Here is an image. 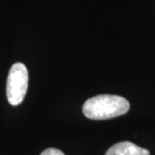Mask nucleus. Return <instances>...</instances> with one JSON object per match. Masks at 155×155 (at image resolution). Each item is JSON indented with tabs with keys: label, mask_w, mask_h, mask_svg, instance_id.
I'll list each match as a JSON object with an SVG mask.
<instances>
[{
	"label": "nucleus",
	"mask_w": 155,
	"mask_h": 155,
	"mask_svg": "<svg viewBox=\"0 0 155 155\" xmlns=\"http://www.w3.org/2000/svg\"><path fill=\"white\" fill-rule=\"evenodd\" d=\"M130 109L128 100L116 95H99L88 99L83 105V113L92 120H108L122 116Z\"/></svg>",
	"instance_id": "obj_1"
},
{
	"label": "nucleus",
	"mask_w": 155,
	"mask_h": 155,
	"mask_svg": "<svg viewBox=\"0 0 155 155\" xmlns=\"http://www.w3.org/2000/svg\"><path fill=\"white\" fill-rule=\"evenodd\" d=\"M28 88V71L21 63L12 64L6 83V96L9 104L17 106L22 103Z\"/></svg>",
	"instance_id": "obj_2"
},
{
	"label": "nucleus",
	"mask_w": 155,
	"mask_h": 155,
	"mask_svg": "<svg viewBox=\"0 0 155 155\" xmlns=\"http://www.w3.org/2000/svg\"><path fill=\"white\" fill-rule=\"evenodd\" d=\"M105 155H150L149 151L129 141L112 145Z\"/></svg>",
	"instance_id": "obj_3"
},
{
	"label": "nucleus",
	"mask_w": 155,
	"mask_h": 155,
	"mask_svg": "<svg viewBox=\"0 0 155 155\" xmlns=\"http://www.w3.org/2000/svg\"><path fill=\"white\" fill-rule=\"evenodd\" d=\"M40 155H64L63 151L57 148H48V149L43 150Z\"/></svg>",
	"instance_id": "obj_4"
}]
</instances>
